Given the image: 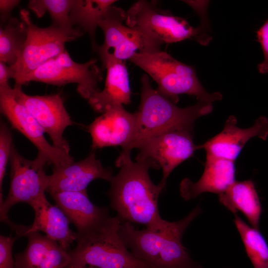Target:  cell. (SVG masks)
Instances as JSON below:
<instances>
[{"label":"cell","mask_w":268,"mask_h":268,"mask_svg":"<svg viewBox=\"0 0 268 268\" xmlns=\"http://www.w3.org/2000/svg\"><path fill=\"white\" fill-rule=\"evenodd\" d=\"M234 222L254 268H268V245L259 232L245 223L237 214Z\"/></svg>","instance_id":"cell-25"},{"label":"cell","mask_w":268,"mask_h":268,"mask_svg":"<svg viewBox=\"0 0 268 268\" xmlns=\"http://www.w3.org/2000/svg\"><path fill=\"white\" fill-rule=\"evenodd\" d=\"M126 24L137 29L163 44L195 39L205 45L211 37L205 33L207 27L202 24L194 28L184 18L162 9L153 2L140 0L126 11Z\"/></svg>","instance_id":"cell-6"},{"label":"cell","mask_w":268,"mask_h":268,"mask_svg":"<svg viewBox=\"0 0 268 268\" xmlns=\"http://www.w3.org/2000/svg\"><path fill=\"white\" fill-rule=\"evenodd\" d=\"M234 161L206 155L203 173L196 182L184 178L180 184V193L185 201L210 192L218 195L224 192L236 181Z\"/></svg>","instance_id":"cell-18"},{"label":"cell","mask_w":268,"mask_h":268,"mask_svg":"<svg viewBox=\"0 0 268 268\" xmlns=\"http://www.w3.org/2000/svg\"><path fill=\"white\" fill-rule=\"evenodd\" d=\"M201 212L198 206L184 218L158 230H137L132 223L122 221L119 235L127 249L150 268L187 267L195 263L182 244V236Z\"/></svg>","instance_id":"cell-3"},{"label":"cell","mask_w":268,"mask_h":268,"mask_svg":"<svg viewBox=\"0 0 268 268\" xmlns=\"http://www.w3.org/2000/svg\"><path fill=\"white\" fill-rule=\"evenodd\" d=\"M20 2L18 0H0V12L2 24L6 22L10 18L12 9Z\"/></svg>","instance_id":"cell-30"},{"label":"cell","mask_w":268,"mask_h":268,"mask_svg":"<svg viewBox=\"0 0 268 268\" xmlns=\"http://www.w3.org/2000/svg\"><path fill=\"white\" fill-rule=\"evenodd\" d=\"M18 238L11 236H0V268H15V263L12 257V247Z\"/></svg>","instance_id":"cell-28"},{"label":"cell","mask_w":268,"mask_h":268,"mask_svg":"<svg viewBox=\"0 0 268 268\" xmlns=\"http://www.w3.org/2000/svg\"><path fill=\"white\" fill-rule=\"evenodd\" d=\"M115 0H75L69 15L72 27L77 25L83 33H87L90 37L93 50L98 46L95 40V32L100 22L104 18Z\"/></svg>","instance_id":"cell-23"},{"label":"cell","mask_w":268,"mask_h":268,"mask_svg":"<svg viewBox=\"0 0 268 268\" xmlns=\"http://www.w3.org/2000/svg\"><path fill=\"white\" fill-rule=\"evenodd\" d=\"M96 51L107 74L103 90L88 100L90 106L94 111L104 113L115 106L130 104L132 92L125 61L117 59L100 46Z\"/></svg>","instance_id":"cell-14"},{"label":"cell","mask_w":268,"mask_h":268,"mask_svg":"<svg viewBox=\"0 0 268 268\" xmlns=\"http://www.w3.org/2000/svg\"><path fill=\"white\" fill-rule=\"evenodd\" d=\"M96 62L92 59L85 63H77L65 50L28 74L18 85L32 81L55 85L74 83L77 84L79 94L88 100L100 91L98 84L102 79V70Z\"/></svg>","instance_id":"cell-8"},{"label":"cell","mask_w":268,"mask_h":268,"mask_svg":"<svg viewBox=\"0 0 268 268\" xmlns=\"http://www.w3.org/2000/svg\"><path fill=\"white\" fill-rule=\"evenodd\" d=\"M1 113L11 126L27 137L37 148V158L52 164L54 167L73 162L69 153L51 145L44 136L40 125L28 109L15 98L13 88L9 84L0 86Z\"/></svg>","instance_id":"cell-10"},{"label":"cell","mask_w":268,"mask_h":268,"mask_svg":"<svg viewBox=\"0 0 268 268\" xmlns=\"http://www.w3.org/2000/svg\"><path fill=\"white\" fill-rule=\"evenodd\" d=\"M13 76L14 73L11 67L4 62H0V86L9 84V79H13Z\"/></svg>","instance_id":"cell-31"},{"label":"cell","mask_w":268,"mask_h":268,"mask_svg":"<svg viewBox=\"0 0 268 268\" xmlns=\"http://www.w3.org/2000/svg\"><path fill=\"white\" fill-rule=\"evenodd\" d=\"M126 11L112 5L99 27L104 36V42L100 47L110 52L117 59L130 60L136 54L151 53L160 50L163 44L144 33L124 24Z\"/></svg>","instance_id":"cell-11"},{"label":"cell","mask_w":268,"mask_h":268,"mask_svg":"<svg viewBox=\"0 0 268 268\" xmlns=\"http://www.w3.org/2000/svg\"><path fill=\"white\" fill-rule=\"evenodd\" d=\"M234 116H230L225 122L222 131L205 143L199 145L206 155L234 161L246 143L251 138L258 137L264 140L268 137V119L261 116L254 125L247 129L237 126Z\"/></svg>","instance_id":"cell-15"},{"label":"cell","mask_w":268,"mask_h":268,"mask_svg":"<svg viewBox=\"0 0 268 268\" xmlns=\"http://www.w3.org/2000/svg\"><path fill=\"white\" fill-rule=\"evenodd\" d=\"M118 173L113 176L108 195L111 207L122 222L142 224L146 228L158 230L169 221L163 219L159 212L158 198L165 188L160 183H153L148 174L150 168L155 169L149 160L132 161L131 156L117 158Z\"/></svg>","instance_id":"cell-1"},{"label":"cell","mask_w":268,"mask_h":268,"mask_svg":"<svg viewBox=\"0 0 268 268\" xmlns=\"http://www.w3.org/2000/svg\"><path fill=\"white\" fill-rule=\"evenodd\" d=\"M122 221L109 215L86 230L77 233L76 247L68 251L70 265L100 268H150L136 258L122 241Z\"/></svg>","instance_id":"cell-4"},{"label":"cell","mask_w":268,"mask_h":268,"mask_svg":"<svg viewBox=\"0 0 268 268\" xmlns=\"http://www.w3.org/2000/svg\"><path fill=\"white\" fill-rule=\"evenodd\" d=\"M191 131L172 130L146 139L138 147L139 151L135 160L148 159L154 164L156 169L161 168L163 175L160 183L165 188L172 171L199 149V145L193 142Z\"/></svg>","instance_id":"cell-12"},{"label":"cell","mask_w":268,"mask_h":268,"mask_svg":"<svg viewBox=\"0 0 268 268\" xmlns=\"http://www.w3.org/2000/svg\"><path fill=\"white\" fill-rule=\"evenodd\" d=\"M31 206L35 212L34 221L29 226H24L22 236L41 231L69 251L71 244L76 240L77 233L70 228V221L63 210L50 203L46 196Z\"/></svg>","instance_id":"cell-20"},{"label":"cell","mask_w":268,"mask_h":268,"mask_svg":"<svg viewBox=\"0 0 268 268\" xmlns=\"http://www.w3.org/2000/svg\"><path fill=\"white\" fill-rule=\"evenodd\" d=\"M130 61L144 70L157 83V90L176 104L181 94L195 96L198 101L211 103L221 100L218 92L210 93L201 84L195 68L161 51L136 54Z\"/></svg>","instance_id":"cell-5"},{"label":"cell","mask_w":268,"mask_h":268,"mask_svg":"<svg viewBox=\"0 0 268 268\" xmlns=\"http://www.w3.org/2000/svg\"><path fill=\"white\" fill-rule=\"evenodd\" d=\"M75 0H31L28 8L38 18L48 12L54 26L64 28H73L70 24L69 15Z\"/></svg>","instance_id":"cell-26"},{"label":"cell","mask_w":268,"mask_h":268,"mask_svg":"<svg viewBox=\"0 0 268 268\" xmlns=\"http://www.w3.org/2000/svg\"><path fill=\"white\" fill-rule=\"evenodd\" d=\"M67 268H100L89 265H69Z\"/></svg>","instance_id":"cell-32"},{"label":"cell","mask_w":268,"mask_h":268,"mask_svg":"<svg viewBox=\"0 0 268 268\" xmlns=\"http://www.w3.org/2000/svg\"><path fill=\"white\" fill-rule=\"evenodd\" d=\"M219 201L234 214L241 211L251 226L259 230L262 206L252 181H235L226 191L219 195Z\"/></svg>","instance_id":"cell-22"},{"label":"cell","mask_w":268,"mask_h":268,"mask_svg":"<svg viewBox=\"0 0 268 268\" xmlns=\"http://www.w3.org/2000/svg\"><path fill=\"white\" fill-rule=\"evenodd\" d=\"M21 20L27 28V39L14 65L11 67L15 85H19L28 74L66 50V43L75 40L83 33L78 28L64 29L53 25L41 28L33 24L29 12L20 11Z\"/></svg>","instance_id":"cell-7"},{"label":"cell","mask_w":268,"mask_h":268,"mask_svg":"<svg viewBox=\"0 0 268 268\" xmlns=\"http://www.w3.org/2000/svg\"><path fill=\"white\" fill-rule=\"evenodd\" d=\"M10 183L8 195L0 204V220L11 228L14 223L7 214L14 205L25 202L31 206L45 197L50 175L43 169L45 163L36 158L29 160L13 147L10 158Z\"/></svg>","instance_id":"cell-9"},{"label":"cell","mask_w":268,"mask_h":268,"mask_svg":"<svg viewBox=\"0 0 268 268\" xmlns=\"http://www.w3.org/2000/svg\"><path fill=\"white\" fill-rule=\"evenodd\" d=\"M141 84L134 132L130 141L122 148L119 158L130 156L133 149L160 133L176 129L192 130L197 119L213 110L211 103L201 101L186 108L177 106L152 87L147 74L142 75Z\"/></svg>","instance_id":"cell-2"},{"label":"cell","mask_w":268,"mask_h":268,"mask_svg":"<svg viewBox=\"0 0 268 268\" xmlns=\"http://www.w3.org/2000/svg\"><path fill=\"white\" fill-rule=\"evenodd\" d=\"M21 87L15 85L13 88L16 99L28 109L50 136L53 145L69 153V146L63 133L68 126L72 125V122L62 97L58 94L29 95L22 90Z\"/></svg>","instance_id":"cell-13"},{"label":"cell","mask_w":268,"mask_h":268,"mask_svg":"<svg viewBox=\"0 0 268 268\" xmlns=\"http://www.w3.org/2000/svg\"><path fill=\"white\" fill-rule=\"evenodd\" d=\"M183 268H201V267L197 264H195L191 266H189L187 267Z\"/></svg>","instance_id":"cell-33"},{"label":"cell","mask_w":268,"mask_h":268,"mask_svg":"<svg viewBox=\"0 0 268 268\" xmlns=\"http://www.w3.org/2000/svg\"><path fill=\"white\" fill-rule=\"evenodd\" d=\"M13 146L11 132L3 121L0 126V204L3 202L2 185Z\"/></svg>","instance_id":"cell-27"},{"label":"cell","mask_w":268,"mask_h":268,"mask_svg":"<svg viewBox=\"0 0 268 268\" xmlns=\"http://www.w3.org/2000/svg\"><path fill=\"white\" fill-rule=\"evenodd\" d=\"M27 32L22 20L10 17L0 26V61L12 67L15 65L24 47Z\"/></svg>","instance_id":"cell-24"},{"label":"cell","mask_w":268,"mask_h":268,"mask_svg":"<svg viewBox=\"0 0 268 268\" xmlns=\"http://www.w3.org/2000/svg\"><path fill=\"white\" fill-rule=\"evenodd\" d=\"M257 36L264 55V60L258 65V69L260 73L265 74L268 72V19L257 31Z\"/></svg>","instance_id":"cell-29"},{"label":"cell","mask_w":268,"mask_h":268,"mask_svg":"<svg viewBox=\"0 0 268 268\" xmlns=\"http://www.w3.org/2000/svg\"><path fill=\"white\" fill-rule=\"evenodd\" d=\"M25 250L15 255V268H67L71 259L67 251L56 241L33 232L27 234Z\"/></svg>","instance_id":"cell-19"},{"label":"cell","mask_w":268,"mask_h":268,"mask_svg":"<svg viewBox=\"0 0 268 268\" xmlns=\"http://www.w3.org/2000/svg\"><path fill=\"white\" fill-rule=\"evenodd\" d=\"M136 113L126 111L123 105L115 106L97 117L88 127L92 148L125 146L134 132Z\"/></svg>","instance_id":"cell-17"},{"label":"cell","mask_w":268,"mask_h":268,"mask_svg":"<svg viewBox=\"0 0 268 268\" xmlns=\"http://www.w3.org/2000/svg\"><path fill=\"white\" fill-rule=\"evenodd\" d=\"M112 173V169L104 167L93 151L82 160L54 167L47 191L51 195L62 192H86L88 185L94 180L110 182Z\"/></svg>","instance_id":"cell-16"},{"label":"cell","mask_w":268,"mask_h":268,"mask_svg":"<svg viewBox=\"0 0 268 268\" xmlns=\"http://www.w3.org/2000/svg\"><path fill=\"white\" fill-rule=\"evenodd\" d=\"M73 223L77 232H81L108 216L107 208L94 204L86 192H62L51 195Z\"/></svg>","instance_id":"cell-21"}]
</instances>
